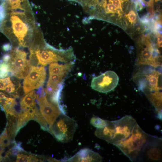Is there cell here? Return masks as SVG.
Here are the masks:
<instances>
[{"label":"cell","instance_id":"cell-1","mask_svg":"<svg viewBox=\"0 0 162 162\" xmlns=\"http://www.w3.org/2000/svg\"><path fill=\"white\" fill-rule=\"evenodd\" d=\"M1 23V29L14 44L31 48L43 37L31 10H9Z\"/></svg>","mask_w":162,"mask_h":162},{"label":"cell","instance_id":"cell-2","mask_svg":"<svg viewBox=\"0 0 162 162\" xmlns=\"http://www.w3.org/2000/svg\"><path fill=\"white\" fill-rule=\"evenodd\" d=\"M30 58L31 64L36 61L38 65L41 66L53 62L68 63L74 61L76 59L72 47L57 49L47 43L45 40L30 49Z\"/></svg>","mask_w":162,"mask_h":162},{"label":"cell","instance_id":"cell-3","mask_svg":"<svg viewBox=\"0 0 162 162\" xmlns=\"http://www.w3.org/2000/svg\"><path fill=\"white\" fill-rule=\"evenodd\" d=\"M153 136L144 132L137 123L129 136L114 145L131 161H136Z\"/></svg>","mask_w":162,"mask_h":162},{"label":"cell","instance_id":"cell-4","mask_svg":"<svg viewBox=\"0 0 162 162\" xmlns=\"http://www.w3.org/2000/svg\"><path fill=\"white\" fill-rule=\"evenodd\" d=\"M77 127L75 120L65 114H62L49 127V132L58 141L67 142L73 139Z\"/></svg>","mask_w":162,"mask_h":162},{"label":"cell","instance_id":"cell-5","mask_svg":"<svg viewBox=\"0 0 162 162\" xmlns=\"http://www.w3.org/2000/svg\"><path fill=\"white\" fill-rule=\"evenodd\" d=\"M9 54L10 58L8 63L10 67V76L19 79L24 78L31 66L28 53L19 46L12 50Z\"/></svg>","mask_w":162,"mask_h":162},{"label":"cell","instance_id":"cell-6","mask_svg":"<svg viewBox=\"0 0 162 162\" xmlns=\"http://www.w3.org/2000/svg\"><path fill=\"white\" fill-rule=\"evenodd\" d=\"M112 122L114 132L110 143L114 145L129 136L137 123L136 120L129 116H126Z\"/></svg>","mask_w":162,"mask_h":162},{"label":"cell","instance_id":"cell-7","mask_svg":"<svg viewBox=\"0 0 162 162\" xmlns=\"http://www.w3.org/2000/svg\"><path fill=\"white\" fill-rule=\"evenodd\" d=\"M46 76V70L44 67L31 65L23 82L24 94L43 87Z\"/></svg>","mask_w":162,"mask_h":162},{"label":"cell","instance_id":"cell-8","mask_svg":"<svg viewBox=\"0 0 162 162\" xmlns=\"http://www.w3.org/2000/svg\"><path fill=\"white\" fill-rule=\"evenodd\" d=\"M36 102L39 106L41 114L49 125V127L53 124L61 114H65L64 110L48 100L45 93L37 94Z\"/></svg>","mask_w":162,"mask_h":162},{"label":"cell","instance_id":"cell-9","mask_svg":"<svg viewBox=\"0 0 162 162\" xmlns=\"http://www.w3.org/2000/svg\"><path fill=\"white\" fill-rule=\"evenodd\" d=\"M119 78L117 74L111 70L107 71L98 76L93 78L91 87L93 89L102 93H107L117 86Z\"/></svg>","mask_w":162,"mask_h":162},{"label":"cell","instance_id":"cell-10","mask_svg":"<svg viewBox=\"0 0 162 162\" xmlns=\"http://www.w3.org/2000/svg\"><path fill=\"white\" fill-rule=\"evenodd\" d=\"M102 157L97 153L87 148L81 149L71 158L66 160L70 162H100Z\"/></svg>","mask_w":162,"mask_h":162},{"label":"cell","instance_id":"cell-11","mask_svg":"<svg viewBox=\"0 0 162 162\" xmlns=\"http://www.w3.org/2000/svg\"><path fill=\"white\" fill-rule=\"evenodd\" d=\"M74 61L59 64L56 62L50 63L49 66V75L56 74L66 76L73 66Z\"/></svg>","mask_w":162,"mask_h":162},{"label":"cell","instance_id":"cell-12","mask_svg":"<svg viewBox=\"0 0 162 162\" xmlns=\"http://www.w3.org/2000/svg\"><path fill=\"white\" fill-rule=\"evenodd\" d=\"M34 108L21 110L18 113L15 135L29 121L34 119Z\"/></svg>","mask_w":162,"mask_h":162},{"label":"cell","instance_id":"cell-13","mask_svg":"<svg viewBox=\"0 0 162 162\" xmlns=\"http://www.w3.org/2000/svg\"><path fill=\"white\" fill-rule=\"evenodd\" d=\"M37 95L34 90L23 96L21 98L20 102L21 110L32 109L36 106Z\"/></svg>","mask_w":162,"mask_h":162},{"label":"cell","instance_id":"cell-14","mask_svg":"<svg viewBox=\"0 0 162 162\" xmlns=\"http://www.w3.org/2000/svg\"><path fill=\"white\" fill-rule=\"evenodd\" d=\"M26 1V0H7V5H4L5 10L30 9V8H28V5H23L22 4L23 2Z\"/></svg>","mask_w":162,"mask_h":162},{"label":"cell","instance_id":"cell-15","mask_svg":"<svg viewBox=\"0 0 162 162\" xmlns=\"http://www.w3.org/2000/svg\"><path fill=\"white\" fill-rule=\"evenodd\" d=\"M23 151L20 152L16 154V162H37L39 160L38 158L35 155L28 154V152L24 151L25 153H23Z\"/></svg>","mask_w":162,"mask_h":162},{"label":"cell","instance_id":"cell-16","mask_svg":"<svg viewBox=\"0 0 162 162\" xmlns=\"http://www.w3.org/2000/svg\"><path fill=\"white\" fill-rule=\"evenodd\" d=\"M159 74L158 72H154L147 77L149 86L152 88V89L156 91L160 89L158 86Z\"/></svg>","mask_w":162,"mask_h":162},{"label":"cell","instance_id":"cell-17","mask_svg":"<svg viewBox=\"0 0 162 162\" xmlns=\"http://www.w3.org/2000/svg\"><path fill=\"white\" fill-rule=\"evenodd\" d=\"M10 67L8 63L0 60V79L4 78L10 76Z\"/></svg>","mask_w":162,"mask_h":162},{"label":"cell","instance_id":"cell-18","mask_svg":"<svg viewBox=\"0 0 162 162\" xmlns=\"http://www.w3.org/2000/svg\"><path fill=\"white\" fill-rule=\"evenodd\" d=\"M108 120L103 119L96 116L92 117L90 120V123L94 126L98 128H102L106 126Z\"/></svg>","mask_w":162,"mask_h":162},{"label":"cell","instance_id":"cell-19","mask_svg":"<svg viewBox=\"0 0 162 162\" xmlns=\"http://www.w3.org/2000/svg\"><path fill=\"white\" fill-rule=\"evenodd\" d=\"M10 76L0 79V90L4 91L7 86L12 83Z\"/></svg>","mask_w":162,"mask_h":162},{"label":"cell","instance_id":"cell-20","mask_svg":"<svg viewBox=\"0 0 162 162\" xmlns=\"http://www.w3.org/2000/svg\"><path fill=\"white\" fill-rule=\"evenodd\" d=\"M125 16L131 24L134 23L136 20V14L134 11L132 10L130 11L128 14L125 15Z\"/></svg>","mask_w":162,"mask_h":162},{"label":"cell","instance_id":"cell-21","mask_svg":"<svg viewBox=\"0 0 162 162\" xmlns=\"http://www.w3.org/2000/svg\"><path fill=\"white\" fill-rule=\"evenodd\" d=\"M135 8L137 11L141 10L143 8V6L140 2L137 1L135 3Z\"/></svg>","mask_w":162,"mask_h":162},{"label":"cell","instance_id":"cell-22","mask_svg":"<svg viewBox=\"0 0 162 162\" xmlns=\"http://www.w3.org/2000/svg\"><path fill=\"white\" fill-rule=\"evenodd\" d=\"M12 48V45L9 44H4L2 46L3 50L5 51L10 50Z\"/></svg>","mask_w":162,"mask_h":162},{"label":"cell","instance_id":"cell-23","mask_svg":"<svg viewBox=\"0 0 162 162\" xmlns=\"http://www.w3.org/2000/svg\"><path fill=\"white\" fill-rule=\"evenodd\" d=\"M10 57L9 54H6L4 55L2 57L3 62L8 63L10 59Z\"/></svg>","mask_w":162,"mask_h":162},{"label":"cell","instance_id":"cell-24","mask_svg":"<svg viewBox=\"0 0 162 162\" xmlns=\"http://www.w3.org/2000/svg\"><path fill=\"white\" fill-rule=\"evenodd\" d=\"M157 40L158 44L162 42V38L161 35H159L158 36Z\"/></svg>","mask_w":162,"mask_h":162},{"label":"cell","instance_id":"cell-25","mask_svg":"<svg viewBox=\"0 0 162 162\" xmlns=\"http://www.w3.org/2000/svg\"><path fill=\"white\" fill-rule=\"evenodd\" d=\"M123 23L124 26H128V23L125 20H124L123 22Z\"/></svg>","mask_w":162,"mask_h":162},{"label":"cell","instance_id":"cell-26","mask_svg":"<svg viewBox=\"0 0 162 162\" xmlns=\"http://www.w3.org/2000/svg\"><path fill=\"white\" fill-rule=\"evenodd\" d=\"M0 24H1V22H0Z\"/></svg>","mask_w":162,"mask_h":162}]
</instances>
